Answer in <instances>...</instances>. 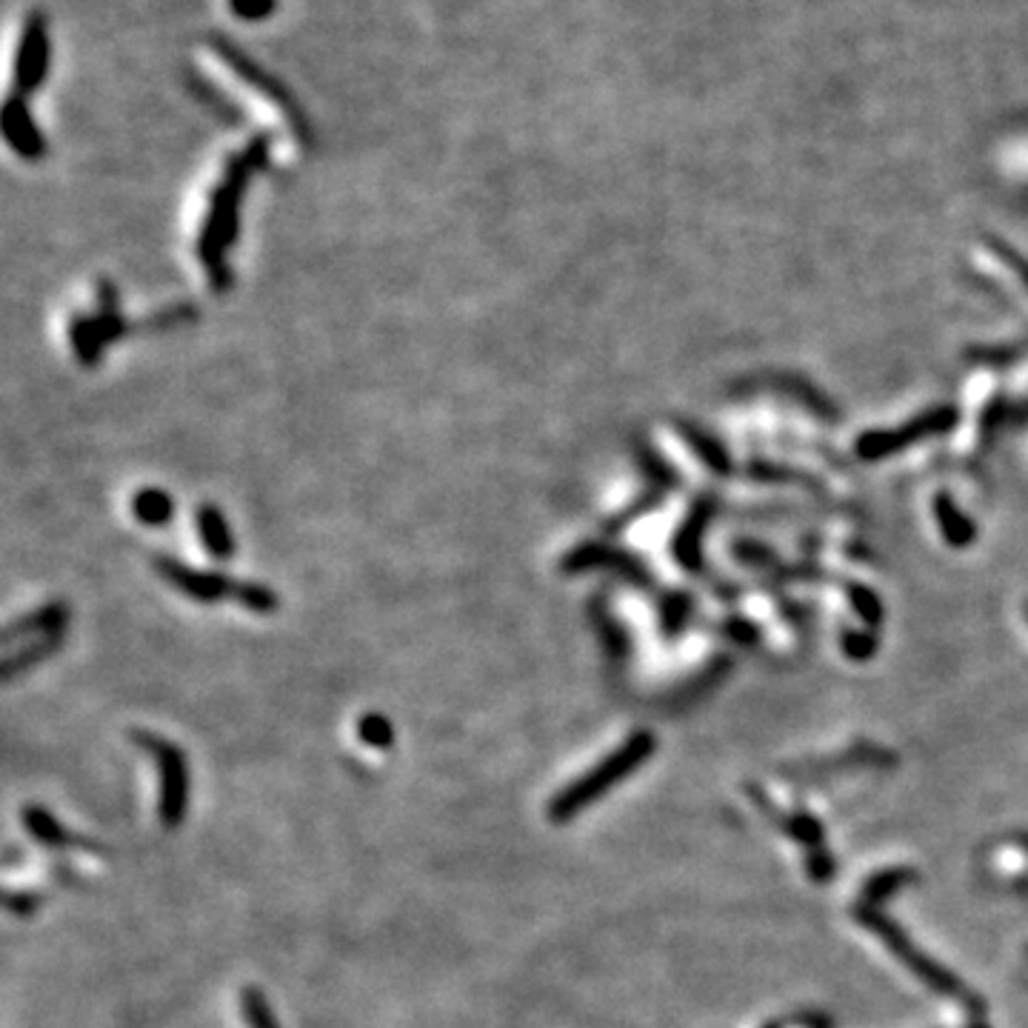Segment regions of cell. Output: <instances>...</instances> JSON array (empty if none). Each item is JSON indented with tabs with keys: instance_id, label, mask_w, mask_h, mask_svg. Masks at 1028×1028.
Segmentation results:
<instances>
[{
	"instance_id": "ffe728a7",
	"label": "cell",
	"mask_w": 1028,
	"mask_h": 1028,
	"mask_svg": "<svg viewBox=\"0 0 1028 1028\" xmlns=\"http://www.w3.org/2000/svg\"><path fill=\"white\" fill-rule=\"evenodd\" d=\"M38 906H41L38 892H7V908L14 917H32Z\"/></svg>"
},
{
	"instance_id": "30bf717a",
	"label": "cell",
	"mask_w": 1028,
	"mask_h": 1028,
	"mask_svg": "<svg viewBox=\"0 0 1028 1028\" xmlns=\"http://www.w3.org/2000/svg\"><path fill=\"white\" fill-rule=\"evenodd\" d=\"M66 606L63 603H47L41 609L29 611V615L18 617L3 629V642H14V640H41V637H58L63 635V626H66Z\"/></svg>"
},
{
	"instance_id": "8992f818",
	"label": "cell",
	"mask_w": 1028,
	"mask_h": 1028,
	"mask_svg": "<svg viewBox=\"0 0 1028 1028\" xmlns=\"http://www.w3.org/2000/svg\"><path fill=\"white\" fill-rule=\"evenodd\" d=\"M52 66V34L47 14L29 12L14 54V95H32L47 83Z\"/></svg>"
},
{
	"instance_id": "9c48e42d",
	"label": "cell",
	"mask_w": 1028,
	"mask_h": 1028,
	"mask_svg": "<svg viewBox=\"0 0 1028 1028\" xmlns=\"http://www.w3.org/2000/svg\"><path fill=\"white\" fill-rule=\"evenodd\" d=\"M21 823L27 829L29 837L43 849H52V852H69V849H81V852H101L97 843L86 837H78L75 832H69L66 825L61 820L54 818L49 812L47 805L29 803L21 809Z\"/></svg>"
},
{
	"instance_id": "d6986e66",
	"label": "cell",
	"mask_w": 1028,
	"mask_h": 1028,
	"mask_svg": "<svg viewBox=\"0 0 1028 1028\" xmlns=\"http://www.w3.org/2000/svg\"><path fill=\"white\" fill-rule=\"evenodd\" d=\"M229 7L240 21L255 23L269 18V14L278 9V0H229Z\"/></svg>"
},
{
	"instance_id": "277c9868",
	"label": "cell",
	"mask_w": 1028,
	"mask_h": 1028,
	"mask_svg": "<svg viewBox=\"0 0 1028 1028\" xmlns=\"http://www.w3.org/2000/svg\"><path fill=\"white\" fill-rule=\"evenodd\" d=\"M135 743L143 746L157 769V818L166 829H181L189 814L192 798V771L186 751L150 731L135 734Z\"/></svg>"
},
{
	"instance_id": "5b68a950",
	"label": "cell",
	"mask_w": 1028,
	"mask_h": 1028,
	"mask_svg": "<svg viewBox=\"0 0 1028 1028\" xmlns=\"http://www.w3.org/2000/svg\"><path fill=\"white\" fill-rule=\"evenodd\" d=\"M212 49H215L217 58H220V61H224L237 78H240V81L249 83L251 89H257L266 101L278 103V109L286 115V121H289L291 132H295L300 141H309L311 126H309V121H306L304 109H300V103L291 97V92L278 81V78L269 75L260 63L251 61L244 49H237V43L226 41V38H220V34L212 38Z\"/></svg>"
},
{
	"instance_id": "e0dca14e",
	"label": "cell",
	"mask_w": 1028,
	"mask_h": 1028,
	"mask_svg": "<svg viewBox=\"0 0 1028 1028\" xmlns=\"http://www.w3.org/2000/svg\"><path fill=\"white\" fill-rule=\"evenodd\" d=\"M358 740L369 749L386 751L394 746V726L392 720L380 715V711H369L358 720Z\"/></svg>"
},
{
	"instance_id": "ac0fdd59",
	"label": "cell",
	"mask_w": 1028,
	"mask_h": 1028,
	"mask_svg": "<svg viewBox=\"0 0 1028 1028\" xmlns=\"http://www.w3.org/2000/svg\"><path fill=\"white\" fill-rule=\"evenodd\" d=\"M908 880H914V874L906 872V868H894V872L877 874V877H874L866 886V900L872 903V900L888 897V894L897 892V888L903 886V883H908Z\"/></svg>"
},
{
	"instance_id": "ba28073f",
	"label": "cell",
	"mask_w": 1028,
	"mask_h": 1028,
	"mask_svg": "<svg viewBox=\"0 0 1028 1028\" xmlns=\"http://www.w3.org/2000/svg\"><path fill=\"white\" fill-rule=\"evenodd\" d=\"M0 123H3V137L12 146L14 155H21L23 161L32 163L47 155V141H43L41 128H38L32 112H29L27 97L9 95L7 103H3Z\"/></svg>"
},
{
	"instance_id": "8fae6325",
	"label": "cell",
	"mask_w": 1028,
	"mask_h": 1028,
	"mask_svg": "<svg viewBox=\"0 0 1028 1028\" xmlns=\"http://www.w3.org/2000/svg\"><path fill=\"white\" fill-rule=\"evenodd\" d=\"M197 535H201V543L206 546L215 561H232L235 555V537H232V528L226 523L224 512L212 503L197 508Z\"/></svg>"
},
{
	"instance_id": "52a82bcc",
	"label": "cell",
	"mask_w": 1028,
	"mask_h": 1028,
	"mask_svg": "<svg viewBox=\"0 0 1028 1028\" xmlns=\"http://www.w3.org/2000/svg\"><path fill=\"white\" fill-rule=\"evenodd\" d=\"M854 914H857V921L863 923L866 928H872V932L877 934L880 940L886 943V946L892 948L894 954H897L900 960L906 963V966L912 968L914 975L921 977V980L926 983L928 988H934V991H943V995H957V991H960V983L954 980V977L948 975V972H943L940 966H934V963L928 960L926 954L917 952V948L912 946V940H908L906 934L900 932V928L894 926L892 921H886L883 914L874 912V908H868V906H857V912H854Z\"/></svg>"
},
{
	"instance_id": "2e32d148",
	"label": "cell",
	"mask_w": 1028,
	"mask_h": 1028,
	"mask_svg": "<svg viewBox=\"0 0 1028 1028\" xmlns=\"http://www.w3.org/2000/svg\"><path fill=\"white\" fill-rule=\"evenodd\" d=\"M240 1015H244L249 1028H280L269 1000L257 986H244V991H240Z\"/></svg>"
},
{
	"instance_id": "4fadbf2b",
	"label": "cell",
	"mask_w": 1028,
	"mask_h": 1028,
	"mask_svg": "<svg viewBox=\"0 0 1028 1028\" xmlns=\"http://www.w3.org/2000/svg\"><path fill=\"white\" fill-rule=\"evenodd\" d=\"M97 323H101V332L106 346L112 340H121L123 335L128 332V320L123 318L121 304H117V289L115 284H109V280H101L97 284V311H95Z\"/></svg>"
},
{
	"instance_id": "7c38bea8",
	"label": "cell",
	"mask_w": 1028,
	"mask_h": 1028,
	"mask_svg": "<svg viewBox=\"0 0 1028 1028\" xmlns=\"http://www.w3.org/2000/svg\"><path fill=\"white\" fill-rule=\"evenodd\" d=\"M69 340H72L75 358L83 366H95L101 360L103 349H106V340H103L101 323H97L95 315H75L72 326H69Z\"/></svg>"
},
{
	"instance_id": "9a60e30c",
	"label": "cell",
	"mask_w": 1028,
	"mask_h": 1028,
	"mask_svg": "<svg viewBox=\"0 0 1028 1028\" xmlns=\"http://www.w3.org/2000/svg\"><path fill=\"white\" fill-rule=\"evenodd\" d=\"M61 646V635L58 637H41V640L27 642L18 655H9L3 660V680H14V677L21 675V671L32 669L34 664H41L43 657H49L52 651H58Z\"/></svg>"
},
{
	"instance_id": "5bb4252c",
	"label": "cell",
	"mask_w": 1028,
	"mask_h": 1028,
	"mask_svg": "<svg viewBox=\"0 0 1028 1028\" xmlns=\"http://www.w3.org/2000/svg\"><path fill=\"white\" fill-rule=\"evenodd\" d=\"M132 514L143 526H166L175 514V503H172V494L163 492V489H141L132 497Z\"/></svg>"
},
{
	"instance_id": "6da1fadb",
	"label": "cell",
	"mask_w": 1028,
	"mask_h": 1028,
	"mask_svg": "<svg viewBox=\"0 0 1028 1028\" xmlns=\"http://www.w3.org/2000/svg\"><path fill=\"white\" fill-rule=\"evenodd\" d=\"M266 161H269V137L257 135L244 152L229 157L224 175L209 195V215L197 237V257L209 275L212 289L217 291L232 286V266L226 257L240 229V204H244L246 186L255 172L264 169Z\"/></svg>"
},
{
	"instance_id": "44dd1931",
	"label": "cell",
	"mask_w": 1028,
	"mask_h": 1028,
	"mask_svg": "<svg viewBox=\"0 0 1028 1028\" xmlns=\"http://www.w3.org/2000/svg\"><path fill=\"white\" fill-rule=\"evenodd\" d=\"M975 1028H988V1026H980V1022H977V1026H975Z\"/></svg>"
},
{
	"instance_id": "7a4b0ae2",
	"label": "cell",
	"mask_w": 1028,
	"mask_h": 1028,
	"mask_svg": "<svg viewBox=\"0 0 1028 1028\" xmlns=\"http://www.w3.org/2000/svg\"><path fill=\"white\" fill-rule=\"evenodd\" d=\"M651 754H655V738H651L649 731H635L620 749L611 751L609 758H603L589 771H583L580 778L563 785L561 792L552 798V803H548V818L555 820V823H568L572 818L586 812L589 805H595L603 794H609L615 785H620Z\"/></svg>"
},
{
	"instance_id": "3957f363",
	"label": "cell",
	"mask_w": 1028,
	"mask_h": 1028,
	"mask_svg": "<svg viewBox=\"0 0 1028 1028\" xmlns=\"http://www.w3.org/2000/svg\"><path fill=\"white\" fill-rule=\"evenodd\" d=\"M155 568L163 580L172 583L175 589H181L183 595L197 603L235 600L244 609L257 611V615H269V611L280 606L278 595L269 586H260V583L232 580V577L217 575V572H201V568L186 566V563L175 561V557H157Z\"/></svg>"
}]
</instances>
